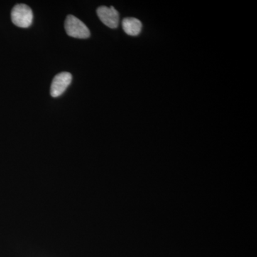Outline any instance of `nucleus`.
<instances>
[{
  "label": "nucleus",
  "instance_id": "f257e3e1",
  "mask_svg": "<svg viewBox=\"0 0 257 257\" xmlns=\"http://www.w3.org/2000/svg\"><path fill=\"white\" fill-rule=\"evenodd\" d=\"M64 28L67 35L74 38L87 39L90 37V31L87 25L74 15H69L67 17Z\"/></svg>",
  "mask_w": 257,
  "mask_h": 257
},
{
  "label": "nucleus",
  "instance_id": "f03ea898",
  "mask_svg": "<svg viewBox=\"0 0 257 257\" xmlns=\"http://www.w3.org/2000/svg\"><path fill=\"white\" fill-rule=\"evenodd\" d=\"M11 19L14 25L20 28H27L32 25L33 13L31 8L25 4L15 5L11 12Z\"/></svg>",
  "mask_w": 257,
  "mask_h": 257
},
{
  "label": "nucleus",
  "instance_id": "7ed1b4c3",
  "mask_svg": "<svg viewBox=\"0 0 257 257\" xmlns=\"http://www.w3.org/2000/svg\"><path fill=\"white\" fill-rule=\"evenodd\" d=\"M72 76L69 72H61L57 74L52 80L50 87V94L52 97L62 95L72 82Z\"/></svg>",
  "mask_w": 257,
  "mask_h": 257
},
{
  "label": "nucleus",
  "instance_id": "20e7f679",
  "mask_svg": "<svg viewBox=\"0 0 257 257\" xmlns=\"http://www.w3.org/2000/svg\"><path fill=\"white\" fill-rule=\"evenodd\" d=\"M96 13L101 21L106 26L112 29L118 28L119 26V14L114 7H99L96 10Z\"/></svg>",
  "mask_w": 257,
  "mask_h": 257
},
{
  "label": "nucleus",
  "instance_id": "39448f33",
  "mask_svg": "<svg viewBox=\"0 0 257 257\" xmlns=\"http://www.w3.org/2000/svg\"><path fill=\"white\" fill-rule=\"evenodd\" d=\"M123 30L130 36H138L141 32L143 25L140 20L135 18H124L122 21Z\"/></svg>",
  "mask_w": 257,
  "mask_h": 257
}]
</instances>
